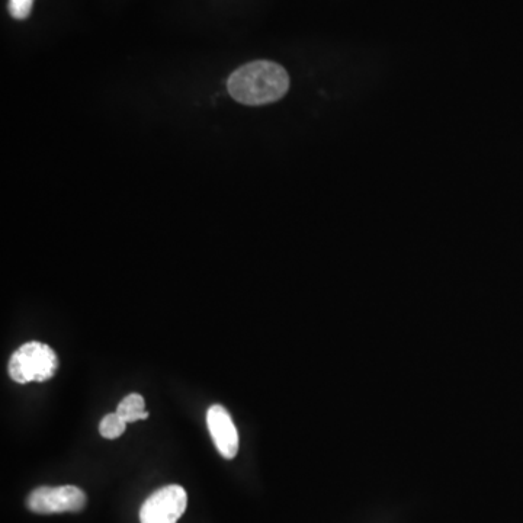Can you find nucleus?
<instances>
[{
	"instance_id": "obj_6",
	"label": "nucleus",
	"mask_w": 523,
	"mask_h": 523,
	"mask_svg": "<svg viewBox=\"0 0 523 523\" xmlns=\"http://www.w3.org/2000/svg\"><path fill=\"white\" fill-rule=\"evenodd\" d=\"M117 413L127 423H134L137 420H146L149 413L146 412V403H144L143 396L133 393L128 394L117 407Z\"/></svg>"
},
{
	"instance_id": "obj_3",
	"label": "nucleus",
	"mask_w": 523,
	"mask_h": 523,
	"mask_svg": "<svg viewBox=\"0 0 523 523\" xmlns=\"http://www.w3.org/2000/svg\"><path fill=\"white\" fill-rule=\"evenodd\" d=\"M188 506V494L184 487H162L144 500L140 509L141 523H176Z\"/></svg>"
},
{
	"instance_id": "obj_5",
	"label": "nucleus",
	"mask_w": 523,
	"mask_h": 523,
	"mask_svg": "<svg viewBox=\"0 0 523 523\" xmlns=\"http://www.w3.org/2000/svg\"><path fill=\"white\" fill-rule=\"evenodd\" d=\"M207 425L218 452L226 460H233L239 452V432L230 413L220 404H214L208 409Z\"/></svg>"
},
{
	"instance_id": "obj_2",
	"label": "nucleus",
	"mask_w": 523,
	"mask_h": 523,
	"mask_svg": "<svg viewBox=\"0 0 523 523\" xmlns=\"http://www.w3.org/2000/svg\"><path fill=\"white\" fill-rule=\"evenodd\" d=\"M59 370L53 348L41 342H28L16 349L9 361V377L18 384L46 383Z\"/></svg>"
},
{
	"instance_id": "obj_8",
	"label": "nucleus",
	"mask_w": 523,
	"mask_h": 523,
	"mask_svg": "<svg viewBox=\"0 0 523 523\" xmlns=\"http://www.w3.org/2000/svg\"><path fill=\"white\" fill-rule=\"evenodd\" d=\"M34 0H8V11L12 18L27 19L31 15Z\"/></svg>"
},
{
	"instance_id": "obj_1",
	"label": "nucleus",
	"mask_w": 523,
	"mask_h": 523,
	"mask_svg": "<svg viewBox=\"0 0 523 523\" xmlns=\"http://www.w3.org/2000/svg\"><path fill=\"white\" fill-rule=\"evenodd\" d=\"M227 88L240 104L258 107L284 98L290 88V77L279 64L259 60L239 67L230 76Z\"/></svg>"
},
{
	"instance_id": "obj_4",
	"label": "nucleus",
	"mask_w": 523,
	"mask_h": 523,
	"mask_svg": "<svg viewBox=\"0 0 523 523\" xmlns=\"http://www.w3.org/2000/svg\"><path fill=\"white\" fill-rule=\"evenodd\" d=\"M28 509L38 515L80 512L86 506V494L79 487H38L28 496Z\"/></svg>"
},
{
	"instance_id": "obj_7",
	"label": "nucleus",
	"mask_w": 523,
	"mask_h": 523,
	"mask_svg": "<svg viewBox=\"0 0 523 523\" xmlns=\"http://www.w3.org/2000/svg\"><path fill=\"white\" fill-rule=\"evenodd\" d=\"M125 429H127V422L117 412L109 413L101 420V425H99V433L105 439L120 438L124 435Z\"/></svg>"
}]
</instances>
